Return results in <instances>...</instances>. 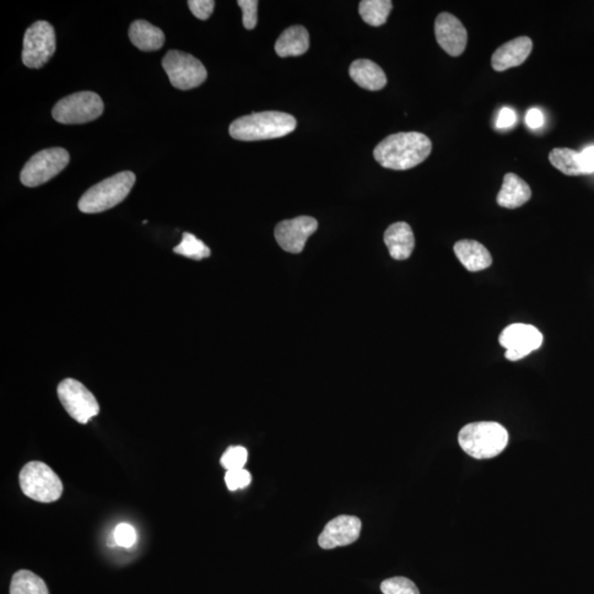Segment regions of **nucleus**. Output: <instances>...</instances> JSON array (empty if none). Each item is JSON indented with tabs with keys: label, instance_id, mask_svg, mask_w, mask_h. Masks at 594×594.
I'll return each instance as SVG.
<instances>
[{
	"label": "nucleus",
	"instance_id": "obj_19",
	"mask_svg": "<svg viewBox=\"0 0 594 594\" xmlns=\"http://www.w3.org/2000/svg\"><path fill=\"white\" fill-rule=\"evenodd\" d=\"M531 197L532 191L527 183L514 173H507L496 201L501 207L514 209L523 207Z\"/></svg>",
	"mask_w": 594,
	"mask_h": 594
},
{
	"label": "nucleus",
	"instance_id": "obj_15",
	"mask_svg": "<svg viewBox=\"0 0 594 594\" xmlns=\"http://www.w3.org/2000/svg\"><path fill=\"white\" fill-rule=\"evenodd\" d=\"M533 48V42L528 37H516L504 43L493 53L491 63L495 71L504 72L506 69L522 66L526 61Z\"/></svg>",
	"mask_w": 594,
	"mask_h": 594
},
{
	"label": "nucleus",
	"instance_id": "obj_32",
	"mask_svg": "<svg viewBox=\"0 0 594 594\" xmlns=\"http://www.w3.org/2000/svg\"><path fill=\"white\" fill-rule=\"evenodd\" d=\"M517 122L516 112L511 108H502L499 112L498 119H496V128L509 129L515 126Z\"/></svg>",
	"mask_w": 594,
	"mask_h": 594
},
{
	"label": "nucleus",
	"instance_id": "obj_34",
	"mask_svg": "<svg viewBox=\"0 0 594 594\" xmlns=\"http://www.w3.org/2000/svg\"><path fill=\"white\" fill-rule=\"evenodd\" d=\"M583 160H585L588 169L594 173V145L588 147L581 153Z\"/></svg>",
	"mask_w": 594,
	"mask_h": 594
},
{
	"label": "nucleus",
	"instance_id": "obj_6",
	"mask_svg": "<svg viewBox=\"0 0 594 594\" xmlns=\"http://www.w3.org/2000/svg\"><path fill=\"white\" fill-rule=\"evenodd\" d=\"M104 112V102L93 91L67 96L53 107L52 116L64 125H80L95 121Z\"/></svg>",
	"mask_w": 594,
	"mask_h": 594
},
{
	"label": "nucleus",
	"instance_id": "obj_27",
	"mask_svg": "<svg viewBox=\"0 0 594 594\" xmlns=\"http://www.w3.org/2000/svg\"><path fill=\"white\" fill-rule=\"evenodd\" d=\"M248 461V451L245 447L232 446L220 458V464L227 472L229 470L244 469Z\"/></svg>",
	"mask_w": 594,
	"mask_h": 594
},
{
	"label": "nucleus",
	"instance_id": "obj_20",
	"mask_svg": "<svg viewBox=\"0 0 594 594\" xmlns=\"http://www.w3.org/2000/svg\"><path fill=\"white\" fill-rule=\"evenodd\" d=\"M309 48L310 35L303 26L290 27L275 42V52L280 58L303 56Z\"/></svg>",
	"mask_w": 594,
	"mask_h": 594
},
{
	"label": "nucleus",
	"instance_id": "obj_11",
	"mask_svg": "<svg viewBox=\"0 0 594 594\" xmlns=\"http://www.w3.org/2000/svg\"><path fill=\"white\" fill-rule=\"evenodd\" d=\"M499 342L506 349L505 358L518 361L539 349L544 342L541 332L527 324H513L500 334Z\"/></svg>",
	"mask_w": 594,
	"mask_h": 594
},
{
	"label": "nucleus",
	"instance_id": "obj_12",
	"mask_svg": "<svg viewBox=\"0 0 594 594\" xmlns=\"http://www.w3.org/2000/svg\"><path fill=\"white\" fill-rule=\"evenodd\" d=\"M318 228L315 218L300 216L294 219L283 220L275 227V239L283 250L290 253L303 251L306 241Z\"/></svg>",
	"mask_w": 594,
	"mask_h": 594
},
{
	"label": "nucleus",
	"instance_id": "obj_4",
	"mask_svg": "<svg viewBox=\"0 0 594 594\" xmlns=\"http://www.w3.org/2000/svg\"><path fill=\"white\" fill-rule=\"evenodd\" d=\"M136 182V175L131 171L118 173L90 187L80 197L79 208L85 214H97L117 207L125 199Z\"/></svg>",
	"mask_w": 594,
	"mask_h": 594
},
{
	"label": "nucleus",
	"instance_id": "obj_1",
	"mask_svg": "<svg viewBox=\"0 0 594 594\" xmlns=\"http://www.w3.org/2000/svg\"><path fill=\"white\" fill-rule=\"evenodd\" d=\"M431 142L420 133L391 134L377 145L375 159L386 169L405 171L413 169L429 158Z\"/></svg>",
	"mask_w": 594,
	"mask_h": 594
},
{
	"label": "nucleus",
	"instance_id": "obj_25",
	"mask_svg": "<svg viewBox=\"0 0 594 594\" xmlns=\"http://www.w3.org/2000/svg\"><path fill=\"white\" fill-rule=\"evenodd\" d=\"M175 252L197 261L210 256L209 248L190 232L183 234L181 244L175 248Z\"/></svg>",
	"mask_w": 594,
	"mask_h": 594
},
{
	"label": "nucleus",
	"instance_id": "obj_13",
	"mask_svg": "<svg viewBox=\"0 0 594 594\" xmlns=\"http://www.w3.org/2000/svg\"><path fill=\"white\" fill-rule=\"evenodd\" d=\"M435 35L437 43L450 56L459 57L466 50L468 32L455 16L440 14L435 21Z\"/></svg>",
	"mask_w": 594,
	"mask_h": 594
},
{
	"label": "nucleus",
	"instance_id": "obj_8",
	"mask_svg": "<svg viewBox=\"0 0 594 594\" xmlns=\"http://www.w3.org/2000/svg\"><path fill=\"white\" fill-rule=\"evenodd\" d=\"M69 162V154L66 149L42 150L27 162L20 173V181L28 187L45 185L66 169Z\"/></svg>",
	"mask_w": 594,
	"mask_h": 594
},
{
	"label": "nucleus",
	"instance_id": "obj_33",
	"mask_svg": "<svg viewBox=\"0 0 594 594\" xmlns=\"http://www.w3.org/2000/svg\"><path fill=\"white\" fill-rule=\"evenodd\" d=\"M544 123L545 117L541 111L537 110V108H532V110L528 111L526 113V125L529 128L536 131V129L542 128Z\"/></svg>",
	"mask_w": 594,
	"mask_h": 594
},
{
	"label": "nucleus",
	"instance_id": "obj_10",
	"mask_svg": "<svg viewBox=\"0 0 594 594\" xmlns=\"http://www.w3.org/2000/svg\"><path fill=\"white\" fill-rule=\"evenodd\" d=\"M58 397L69 415L80 424H88L100 414V404L94 394L78 380L66 379L59 383Z\"/></svg>",
	"mask_w": 594,
	"mask_h": 594
},
{
	"label": "nucleus",
	"instance_id": "obj_5",
	"mask_svg": "<svg viewBox=\"0 0 594 594\" xmlns=\"http://www.w3.org/2000/svg\"><path fill=\"white\" fill-rule=\"evenodd\" d=\"M21 491L31 500L52 504L61 498L63 483L58 474L45 462L30 461L19 474Z\"/></svg>",
	"mask_w": 594,
	"mask_h": 594
},
{
	"label": "nucleus",
	"instance_id": "obj_14",
	"mask_svg": "<svg viewBox=\"0 0 594 594\" xmlns=\"http://www.w3.org/2000/svg\"><path fill=\"white\" fill-rule=\"evenodd\" d=\"M361 521L358 517L340 515L329 522L318 537V544L324 549L347 546L360 536Z\"/></svg>",
	"mask_w": 594,
	"mask_h": 594
},
{
	"label": "nucleus",
	"instance_id": "obj_16",
	"mask_svg": "<svg viewBox=\"0 0 594 594\" xmlns=\"http://www.w3.org/2000/svg\"><path fill=\"white\" fill-rule=\"evenodd\" d=\"M385 242L393 259L407 260L412 256L415 247L413 230L407 223L393 224L385 232Z\"/></svg>",
	"mask_w": 594,
	"mask_h": 594
},
{
	"label": "nucleus",
	"instance_id": "obj_2",
	"mask_svg": "<svg viewBox=\"0 0 594 594\" xmlns=\"http://www.w3.org/2000/svg\"><path fill=\"white\" fill-rule=\"evenodd\" d=\"M296 119L281 111L253 112L236 119L229 127L230 136L240 142H260L288 136L295 131Z\"/></svg>",
	"mask_w": 594,
	"mask_h": 594
},
{
	"label": "nucleus",
	"instance_id": "obj_26",
	"mask_svg": "<svg viewBox=\"0 0 594 594\" xmlns=\"http://www.w3.org/2000/svg\"><path fill=\"white\" fill-rule=\"evenodd\" d=\"M381 591L383 594H419L415 583L404 577H394L383 581Z\"/></svg>",
	"mask_w": 594,
	"mask_h": 594
},
{
	"label": "nucleus",
	"instance_id": "obj_31",
	"mask_svg": "<svg viewBox=\"0 0 594 594\" xmlns=\"http://www.w3.org/2000/svg\"><path fill=\"white\" fill-rule=\"evenodd\" d=\"M188 7L199 20H207L212 16L215 8L214 0H190Z\"/></svg>",
	"mask_w": 594,
	"mask_h": 594
},
{
	"label": "nucleus",
	"instance_id": "obj_17",
	"mask_svg": "<svg viewBox=\"0 0 594 594\" xmlns=\"http://www.w3.org/2000/svg\"><path fill=\"white\" fill-rule=\"evenodd\" d=\"M349 74L355 84L366 90H380L387 83L385 71L371 59H355L350 66Z\"/></svg>",
	"mask_w": 594,
	"mask_h": 594
},
{
	"label": "nucleus",
	"instance_id": "obj_22",
	"mask_svg": "<svg viewBox=\"0 0 594 594\" xmlns=\"http://www.w3.org/2000/svg\"><path fill=\"white\" fill-rule=\"evenodd\" d=\"M549 161L556 169L566 175L578 176L592 175L588 169L581 153L569 148H556L549 154Z\"/></svg>",
	"mask_w": 594,
	"mask_h": 594
},
{
	"label": "nucleus",
	"instance_id": "obj_7",
	"mask_svg": "<svg viewBox=\"0 0 594 594\" xmlns=\"http://www.w3.org/2000/svg\"><path fill=\"white\" fill-rule=\"evenodd\" d=\"M162 67L175 89L188 90L198 88L207 79V69L191 54L172 50L162 59Z\"/></svg>",
	"mask_w": 594,
	"mask_h": 594
},
{
	"label": "nucleus",
	"instance_id": "obj_28",
	"mask_svg": "<svg viewBox=\"0 0 594 594\" xmlns=\"http://www.w3.org/2000/svg\"><path fill=\"white\" fill-rule=\"evenodd\" d=\"M251 474L244 469L229 470L225 474L227 488L230 491L245 489L251 483Z\"/></svg>",
	"mask_w": 594,
	"mask_h": 594
},
{
	"label": "nucleus",
	"instance_id": "obj_30",
	"mask_svg": "<svg viewBox=\"0 0 594 594\" xmlns=\"http://www.w3.org/2000/svg\"><path fill=\"white\" fill-rule=\"evenodd\" d=\"M242 9V23L247 30L256 28L258 23V5L257 0H239L238 2Z\"/></svg>",
	"mask_w": 594,
	"mask_h": 594
},
{
	"label": "nucleus",
	"instance_id": "obj_24",
	"mask_svg": "<svg viewBox=\"0 0 594 594\" xmlns=\"http://www.w3.org/2000/svg\"><path fill=\"white\" fill-rule=\"evenodd\" d=\"M392 8L391 0H363L359 5V13L366 24L380 27L387 23Z\"/></svg>",
	"mask_w": 594,
	"mask_h": 594
},
{
	"label": "nucleus",
	"instance_id": "obj_3",
	"mask_svg": "<svg viewBox=\"0 0 594 594\" xmlns=\"http://www.w3.org/2000/svg\"><path fill=\"white\" fill-rule=\"evenodd\" d=\"M462 451L474 459L494 458L509 444L504 426L495 422H477L464 426L458 436Z\"/></svg>",
	"mask_w": 594,
	"mask_h": 594
},
{
	"label": "nucleus",
	"instance_id": "obj_29",
	"mask_svg": "<svg viewBox=\"0 0 594 594\" xmlns=\"http://www.w3.org/2000/svg\"><path fill=\"white\" fill-rule=\"evenodd\" d=\"M113 539L119 546L131 548L137 542V532L127 523L119 524L113 532Z\"/></svg>",
	"mask_w": 594,
	"mask_h": 594
},
{
	"label": "nucleus",
	"instance_id": "obj_21",
	"mask_svg": "<svg viewBox=\"0 0 594 594\" xmlns=\"http://www.w3.org/2000/svg\"><path fill=\"white\" fill-rule=\"evenodd\" d=\"M129 37L134 47L145 52L160 50L165 42L164 31L145 20H137L132 24Z\"/></svg>",
	"mask_w": 594,
	"mask_h": 594
},
{
	"label": "nucleus",
	"instance_id": "obj_18",
	"mask_svg": "<svg viewBox=\"0 0 594 594\" xmlns=\"http://www.w3.org/2000/svg\"><path fill=\"white\" fill-rule=\"evenodd\" d=\"M455 255L462 266L470 272H478L488 269L493 264V256L483 244L474 240L458 241L455 247Z\"/></svg>",
	"mask_w": 594,
	"mask_h": 594
},
{
	"label": "nucleus",
	"instance_id": "obj_9",
	"mask_svg": "<svg viewBox=\"0 0 594 594\" xmlns=\"http://www.w3.org/2000/svg\"><path fill=\"white\" fill-rule=\"evenodd\" d=\"M57 48L56 31L48 21H37L26 31L23 62L27 68L41 69L50 61Z\"/></svg>",
	"mask_w": 594,
	"mask_h": 594
},
{
	"label": "nucleus",
	"instance_id": "obj_23",
	"mask_svg": "<svg viewBox=\"0 0 594 594\" xmlns=\"http://www.w3.org/2000/svg\"><path fill=\"white\" fill-rule=\"evenodd\" d=\"M10 594H50L46 582L29 570H19L13 576Z\"/></svg>",
	"mask_w": 594,
	"mask_h": 594
}]
</instances>
